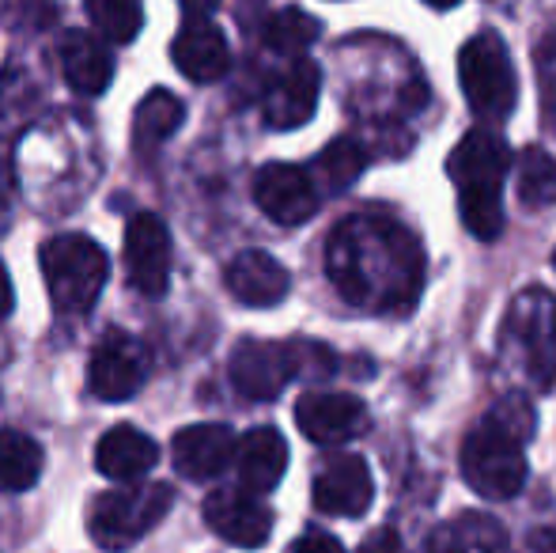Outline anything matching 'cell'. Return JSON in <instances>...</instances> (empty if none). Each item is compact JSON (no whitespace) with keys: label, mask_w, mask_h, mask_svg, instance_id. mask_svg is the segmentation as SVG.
<instances>
[{"label":"cell","mask_w":556,"mask_h":553,"mask_svg":"<svg viewBox=\"0 0 556 553\" xmlns=\"http://www.w3.org/2000/svg\"><path fill=\"white\" fill-rule=\"evenodd\" d=\"M507 144L489 129H473L458 140V148L451 152V171L454 186H458V209L462 224L473 231L477 239L492 243V239L504 231V175H507Z\"/></svg>","instance_id":"cell-2"},{"label":"cell","mask_w":556,"mask_h":553,"mask_svg":"<svg viewBox=\"0 0 556 553\" xmlns=\"http://www.w3.org/2000/svg\"><path fill=\"white\" fill-rule=\"evenodd\" d=\"M155 463H160L155 440L132 425L111 428L96 448L99 474H106V478H114V481H140Z\"/></svg>","instance_id":"cell-20"},{"label":"cell","mask_w":556,"mask_h":553,"mask_svg":"<svg viewBox=\"0 0 556 553\" xmlns=\"http://www.w3.org/2000/svg\"><path fill=\"white\" fill-rule=\"evenodd\" d=\"M489 425H496L500 432H507L511 440H519L522 448H527V440L534 436V428H538V414H534V406H530V399L527 394H507V399H500L496 406L489 410Z\"/></svg>","instance_id":"cell-29"},{"label":"cell","mask_w":556,"mask_h":553,"mask_svg":"<svg viewBox=\"0 0 556 553\" xmlns=\"http://www.w3.org/2000/svg\"><path fill=\"white\" fill-rule=\"evenodd\" d=\"M178 4H182V12L190 15V20H208L220 0H178Z\"/></svg>","instance_id":"cell-35"},{"label":"cell","mask_w":556,"mask_h":553,"mask_svg":"<svg viewBox=\"0 0 556 553\" xmlns=\"http://www.w3.org/2000/svg\"><path fill=\"white\" fill-rule=\"evenodd\" d=\"M371 501H375V481L359 455H337L318 470L315 508L326 512V516L356 519L371 508Z\"/></svg>","instance_id":"cell-13"},{"label":"cell","mask_w":556,"mask_h":553,"mask_svg":"<svg viewBox=\"0 0 556 553\" xmlns=\"http://www.w3.org/2000/svg\"><path fill=\"white\" fill-rule=\"evenodd\" d=\"M538 65H542V99H545V126L556 134V30L545 38L542 53H538Z\"/></svg>","instance_id":"cell-30"},{"label":"cell","mask_w":556,"mask_h":553,"mask_svg":"<svg viewBox=\"0 0 556 553\" xmlns=\"http://www.w3.org/2000/svg\"><path fill=\"white\" fill-rule=\"evenodd\" d=\"M295 420L303 436L315 443H344L367 428V406L356 394L341 391H307L295 402Z\"/></svg>","instance_id":"cell-14"},{"label":"cell","mask_w":556,"mask_h":553,"mask_svg":"<svg viewBox=\"0 0 556 553\" xmlns=\"http://www.w3.org/2000/svg\"><path fill=\"white\" fill-rule=\"evenodd\" d=\"M364 167H367L364 144H356V140H349V137L330 140V144H326L323 152H318V160H315L318 183H323L330 193L349 190V186L364 175Z\"/></svg>","instance_id":"cell-25"},{"label":"cell","mask_w":556,"mask_h":553,"mask_svg":"<svg viewBox=\"0 0 556 553\" xmlns=\"http://www.w3.org/2000/svg\"><path fill=\"white\" fill-rule=\"evenodd\" d=\"M170 231L155 213H137L125 228V274L140 296L160 300L170 285Z\"/></svg>","instance_id":"cell-9"},{"label":"cell","mask_w":556,"mask_h":553,"mask_svg":"<svg viewBox=\"0 0 556 553\" xmlns=\"http://www.w3.org/2000/svg\"><path fill=\"white\" fill-rule=\"evenodd\" d=\"M42 277L61 315H84L106 285V251L88 236H58L42 247Z\"/></svg>","instance_id":"cell-3"},{"label":"cell","mask_w":556,"mask_h":553,"mask_svg":"<svg viewBox=\"0 0 556 553\" xmlns=\"http://www.w3.org/2000/svg\"><path fill=\"white\" fill-rule=\"evenodd\" d=\"M527 553H556V527H534L527 539Z\"/></svg>","instance_id":"cell-33"},{"label":"cell","mask_w":556,"mask_h":553,"mask_svg":"<svg viewBox=\"0 0 556 553\" xmlns=\"http://www.w3.org/2000/svg\"><path fill=\"white\" fill-rule=\"evenodd\" d=\"M458 84L477 118L500 122L515 111V65L504 38L481 30L458 53Z\"/></svg>","instance_id":"cell-5"},{"label":"cell","mask_w":556,"mask_h":553,"mask_svg":"<svg viewBox=\"0 0 556 553\" xmlns=\"http://www.w3.org/2000/svg\"><path fill=\"white\" fill-rule=\"evenodd\" d=\"M235 391L254 402H269L300 376V349L280 341H239L227 364Z\"/></svg>","instance_id":"cell-7"},{"label":"cell","mask_w":556,"mask_h":553,"mask_svg":"<svg viewBox=\"0 0 556 553\" xmlns=\"http://www.w3.org/2000/svg\"><path fill=\"white\" fill-rule=\"evenodd\" d=\"M553 266H556V251H553Z\"/></svg>","instance_id":"cell-37"},{"label":"cell","mask_w":556,"mask_h":553,"mask_svg":"<svg viewBox=\"0 0 556 553\" xmlns=\"http://www.w3.org/2000/svg\"><path fill=\"white\" fill-rule=\"evenodd\" d=\"M507 330L519 338L527 353V372L538 387H549L556 379V300L545 288L522 292L507 318Z\"/></svg>","instance_id":"cell-8"},{"label":"cell","mask_w":556,"mask_h":553,"mask_svg":"<svg viewBox=\"0 0 556 553\" xmlns=\"http://www.w3.org/2000/svg\"><path fill=\"white\" fill-rule=\"evenodd\" d=\"M91 27L111 42H132L144 27V4L140 0H84Z\"/></svg>","instance_id":"cell-26"},{"label":"cell","mask_w":556,"mask_h":553,"mask_svg":"<svg viewBox=\"0 0 556 553\" xmlns=\"http://www.w3.org/2000/svg\"><path fill=\"white\" fill-rule=\"evenodd\" d=\"M288 553H344V546L333 535L311 531V535H303V539H295L292 546H288Z\"/></svg>","instance_id":"cell-31"},{"label":"cell","mask_w":556,"mask_h":553,"mask_svg":"<svg viewBox=\"0 0 556 553\" xmlns=\"http://www.w3.org/2000/svg\"><path fill=\"white\" fill-rule=\"evenodd\" d=\"M507 535L492 516H466L440 524L428 535V553H504Z\"/></svg>","instance_id":"cell-21"},{"label":"cell","mask_w":556,"mask_h":553,"mask_svg":"<svg viewBox=\"0 0 556 553\" xmlns=\"http://www.w3.org/2000/svg\"><path fill=\"white\" fill-rule=\"evenodd\" d=\"M15 307V292H12V277H8L4 262H0V318H8Z\"/></svg>","instance_id":"cell-34"},{"label":"cell","mask_w":556,"mask_h":553,"mask_svg":"<svg viewBox=\"0 0 556 553\" xmlns=\"http://www.w3.org/2000/svg\"><path fill=\"white\" fill-rule=\"evenodd\" d=\"M170 58L175 68L193 84H213L220 80L231 65V50H227V38L220 27L208 20H190L170 42Z\"/></svg>","instance_id":"cell-16"},{"label":"cell","mask_w":556,"mask_h":553,"mask_svg":"<svg viewBox=\"0 0 556 553\" xmlns=\"http://www.w3.org/2000/svg\"><path fill=\"white\" fill-rule=\"evenodd\" d=\"M417 243L382 216L344 221L330 239V277L349 300H409L417 296Z\"/></svg>","instance_id":"cell-1"},{"label":"cell","mask_w":556,"mask_h":553,"mask_svg":"<svg viewBox=\"0 0 556 553\" xmlns=\"http://www.w3.org/2000/svg\"><path fill=\"white\" fill-rule=\"evenodd\" d=\"M235 432L227 425H190L175 436L170 455H175L178 474L190 481H208L224 474L235 458Z\"/></svg>","instance_id":"cell-17"},{"label":"cell","mask_w":556,"mask_h":553,"mask_svg":"<svg viewBox=\"0 0 556 553\" xmlns=\"http://www.w3.org/2000/svg\"><path fill=\"white\" fill-rule=\"evenodd\" d=\"M318 91H323V73H318L315 61L300 58L277 76V80L265 88L262 114L265 126L273 129H295L303 122H311L318 106Z\"/></svg>","instance_id":"cell-12"},{"label":"cell","mask_w":556,"mask_h":553,"mask_svg":"<svg viewBox=\"0 0 556 553\" xmlns=\"http://www.w3.org/2000/svg\"><path fill=\"white\" fill-rule=\"evenodd\" d=\"M224 280L235 300L247 303V307H273V303L285 300L288 288H292L288 269L265 251H242L239 259L227 266Z\"/></svg>","instance_id":"cell-19"},{"label":"cell","mask_w":556,"mask_h":553,"mask_svg":"<svg viewBox=\"0 0 556 553\" xmlns=\"http://www.w3.org/2000/svg\"><path fill=\"white\" fill-rule=\"evenodd\" d=\"M359 553H405V546H402V539H397V531L382 527V531H375L371 539L359 546Z\"/></svg>","instance_id":"cell-32"},{"label":"cell","mask_w":556,"mask_h":553,"mask_svg":"<svg viewBox=\"0 0 556 553\" xmlns=\"http://www.w3.org/2000/svg\"><path fill=\"white\" fill-rule=\"evenodd\" d=\"M144 384V349L129 338H106L88 368V387L103 402H125Z\"/></svg>","instance_id":"cell-15"},{"label":"cell","mask_w":556,"mask_h":553,"mask_svg":"<svg viewBox=\"0 0 556 553\" xmlns=\"http://www.w3.org/2000/svg\"><path fill=\"white\" fill-rule=\"evenodd\" d=\"M205 524L231 546L257 550L269 542L273 512L247 489H216L205 501Z\"/></svg>","instance_id":"cell-11"},{"label":"cell","mask_w":556,"mask_h":553,"mask_svg":"<svg viewBox=\"0 0 556 553\" xmlns=\"http://www.w3.org/2000/svg\"><path fill=\"white\" fill-rule=\"evenodd\" d=\"M61 73L80 96H103L114 80V58L88 35H73L61 50Z\"/></svg>","instance_id":"cell-22"},{"label":"cell","mask_w":556,"mask_h":553,"mask_svg":"<svg viewBox=\"0 0 556 553\" xmlns=\"http://www.w3.org/2000/svg\"><path fill=\"white\" fill-rule=\"evenodd\" d=\"M182 118H186L182 99L170 96V91H163V88L148 91V96L137 103V111H132V148H137V152L160 148L163 140H170L178 134Z\"/></svg>","instance_id":"cell-23"},{"label":"cell","mask_w":556,"mask_h":553,"mask_svg":"<svg viewBox=\"0 0 556 553\" xmlns=\"http://www.w3.org/2000/svg\"><path fill=\"white\" fill-rule=\"evenodd\" d=\"M318 30H323L318 20L303 12V8H280L265 23V46L277 53H303L318 38Z\"/></svg>","instance_id":"cell-28"},{"label":"cell","mask_w":556,"mask_h":553,"mask_svg":"<svg viewBox=\"0 0 556 553\" xmlns=\"http://www.w3.org/2000/svg\"><path fill=\"white\" fill-rule=\"evenodd\" d=\"M42 474V448L15 428H0V489L23 493Z\"/></svg>","instance_id":"cell-24"},{"label":"cell","mask_w":556,"mask_h":553,"mask_svg":"<svg viewBox=\"0 0 556 553\" xmlns=\"http://www.w3.org/2000/svg\"><path fill=\"white\" fill-rule=\"evenodd\" d=\"M462 478L484 501H511L527 486V455L522 443L481 420L462 443Z\"/></svg>","instance_id":"cell-6"},{"label":"cell","mask_w":556,"mask_h":553,"mask_svg":"<svg viewBox=\"0 0 556 553\" xmlns=\"http://www.w3.org/2000/svg\"><path fill=\"white\" fill-rule=\"evenodd\" d=\"M425 4H432V8H454L458 0H425Z\"/></svg>","instance_id":"cell-36"},{"label":"cell","mask_w":556,"mask_h":553,"mask_svg":"<svg viewBox=\"0 0 556 553\" xmlns=\"http://www.w3.org/2000/svg\"><path fill=\"white\" fill-rule=\"evenodd\" d=\"M254 201L273 224H307L318 209V186L303 167L292 163H265L254 175Z\"/></svg>","instance_id":"cell-10"},{"label":"cell","mask_w":556,"mask_h":553,"mask_svg":"<svg viewBox=\"0 0 556 553\" xmlns=\"http://www.w3.org/2000/svg\"><path fill=\"white\" fill-rule=\"evenodd\" d=\"M235 463H239V481L247 493L262 497L280 486L288 470V443L277 428H254L235 443Z\"/></svg>","instance_id":"cell-18"},{"label":"cell","mask_w":556,"mask_h":553,"mask_svg":"<svg viewBox=\"0 0 556 553\" xmlns=\"http://www.w3.org/2000/svg\"><path fill=\"white\" fill-rule=\"evenodd\" d=\"M519 198L530 209L556 205V160L545 148H527L519 155Z\"/></svg>","instance_id":"cell-27"},{"label":"cell","mask_w":556,"mask_h":553,"mask_svg":"<svg viewBox=\"0 0 556 553\" xmlns=\"http://www.w3.org/2000/svg\"><path fill=\"white\" fill-rule=\"evenodd\" d=\"M175 504V489L155 481V486H122L111 493H99L88 512V531L96 546L103 550H129L144 539L152 527L163 524V516Z\"/></svg>","instance_id":"cell-4"}]
</instances>
